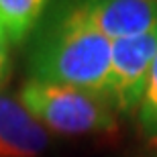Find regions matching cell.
<instances>
[{"label": "cell", "instance_id": "1", "mask_svg": "<svg viewBox=\"0 0 157 157\" xmlns=\"http://www.w3.org/2000/svg\"><path fill=\"white\" fill-rule=\"evenodd\" d=\"M112 41L90 21L86 0H61L41 25L29 55L31 80L74 86L106 98Z\"/></svg>", "mask_w": 157, "mask_h": 157}, {"label": "cell", "instance_id": "2", "mask_svg": "<svg viewBox=\"0 0 157 157\" xmlns=\"http://www.w3.org/2000/svg\"><path fill=\"white\" fill-rule=\"evenodd\" d=\"M21 104L49 133L61 137H92L117 131L110 102L82 88L29 80L21 90Z\"/></svg>", "mask_w": 157, "mask_h": 157}, {"label": "cell", "instance_id": "3", "mask_svg": "<svg viewBox=\"0 0 157 157\" xmlns=\"http://www.w3.org/2000/svg\"><path fill=\"white\" fill-rule=\"evenodd\" d=\"M157 55V27L143 35L118 39L112 43L110 76L106 100L122 114L139 110L145 84Z\"/></svg>", "mask_w": 157, "mask_h": 157}, {"label": "cell", "instance_id": "4", "mask_svg": "<svg viewBox=\"0 0 157 157\" xmlns=\"http://www.w3.org/2000/svg\"><path fill=\"white\" fill-rule=\"evenodd\" d=\"M51 137L21 100L0 94V157H41Z\"/></svg>", "mask_w": 157, "mask_h": 157}, {"label": "cell", "instance_id": "5", "mask_svg": "<svg viewBox=\"0 0 157 157\" xmlns=\"http://www.w3.org/2000/svg\"><path fill=\"white\" fill-rule=\"evenodd\" d=\"M86 8L96 29L114 41L157 27V0H86Z\"/></svg>", "mask_w": 157, "mask_h": 157}, {"label": "cell", "instance_id": "6", "mask_svg": "<svg viewBox=\"0 0 157 157\" xmlns=\"http://www.w3.org/2000/svg\"><path fill=\"white\" fill-rule=\"evenodd\" d=\"M49 0H0V35L10 45L27 41L45 12Z\"/></svg>", "mask_w": 157, "mask_h": 157}, {"label": "cell", "instance_id": "7", "mask_svg": "<svg viewBox=\"0 0 157 157\" xmlns=\"http://www.w3.org/2000/svg\"><path fill=\"white\" fill-rule=\"evenodd\" d=\"M139 122L145 135H149L151 139H157V55L153 59L151 71L145 84V92H143V100L139 104Z\"/></svg>", "mask_w": 157, "mask_h": 157}, {"label": "cell", "instance_id": "8", "mask_svg": "<svg viewBox=\"0 0 157 157\" xmlns=\"http://www.w3.org/2000/svg\"><path fill=\"white\" fill-rule=\"evenodd\" d=\"M12 71V61H10V43L0 35V88L4 86Z\"/></svg>", "mask_w": 157, "mask_h": 157}, {"label": "cell", "instance_id": "9", "mask_svg": "<svg viewBox=\"0 0 157 157\" xmlns=\"http://www.w3.org/2000/svg\"><path fill=\"white\" fill-rule=\"evenodd\" d=\"M139 157H157V155H139Z\"/></svg>", "mask_w": 157, "mask_h": 157}]
</instances>
